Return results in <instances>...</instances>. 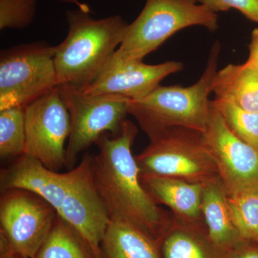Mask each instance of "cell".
Instances as JSON below:
<instances>
[{
	"label": "cell",
	"instance_id": "3957f363",
	"mask_svg": "<svg viewBox=\"0 0 258 258\" xmlns=\"http://www.w3.org/2000/svg\"><path fill=\"white\" fill-rule=\"evenodd\" d=\"M66 20L67 37L54 56L57 84L85 87L120 46L128 23L119 15L96 20L79 8L67 11Z\"/></svg>",
	"mask_w": 258,
	"mask_h": 258
},
{
	"label": "cell",
	"instance_id": "8fae6325",
	"mask_svg": "<svg viewBox=\"0 0 258 258\" xmlns=\"http://www.w3.org/2000/svg\"><path fill=\"white\" fill-rule=\"evenodd\" d=\"M203 139L228 196L258 188L257 148L230 130L212 101L210 123Z\"/></svg>",
	"mask_w": 258,
	"mask_h": 258
},
{
	"label": "cell",
	"instance_id": "7c38bea8",
	"mask_svg": "<svg viewBox=\"0 0 258 258\" xmlns=\"http://www.w3.org/2000/svg\"><path fill=\"white\" fill-rule=\"evenodd\" d=\"M183 69L181 62L169 61L147 64L139 60H125L115 52L92 83L80 88L84 94L115 95L137 100L160 86L166 76Z\"/></svg>",
	"mask_w": 258,
	"mask_h": 258
},
{
	"label": "cell",
	"instance_id": "9a60e30c",
	"mask_svg": "<svg viewBox=\"0 0 258 258\" xmlns=\"http://www.w3.org/2000/svg\"><path fill=\"white\" fill-rule=\"evenodd\" d=\"M201 208L209 237L217 247L227 251L242 240L232 221L227 191L219 176L204 184Z\"/></svg>",
	"mask_w": 258,
	"mask_h": 258
},
{
	"label": "cell",
	"instance_id": "d4e9b609",
	"mask_svg": "<svg viewBox=\"0 0 258 258\" xmlns=\"http://www.w3.org/2000/svg\"><path fill=\"white\" fill-rule=\"evenodd\" d=\"M246 62L258 69V28L254 29L251 35L250 43L249 45V57Z\"/></svg>",
	"mask_w": 258,
	"mask_h": 258
},
{
	"label": "cell",
	"instance_id": "ba28073f",
	"mask_svg": "<svg viewBox=\"0 0 258 258\" xmlns=\"http://www.w3.org/2000/svg\"><path fill=\"white\" fill-rule=\"evenodd\" d=\"M57 87L71 118L66 159V167L70 170L76 166L80 154L96 144L103 134L119 132L131 100L115 95L89 96L73 85Z\"/></svg>",
	"mask_w": 258,
	"mask_h": 258
},
{
	"label": "cell",
	"instance_id": "8992f818",
	"mask_svg": "<svg viewBox=\"0 0 258 258\" xmlns=\"http://www.w3.org/2000/svg\"><path fill=\"white\" fill-rule=\"evenodd\" d=\"M148 137L150 144L136 157L140 176H169L201 184L219 176L203 134L169 128Z\"/></svg>",
	"mask_w": 258,
	"mask_h": 258
},
{
	"label": "cell",
	"instance_id": "4316f807",
	"mask_svg": "<svg viewBox=\"0 0 258 258\" xmlns=\"http://www.w3.org/2000/svg\"><path fill=\"white\" fill-rule=\"evenodd\" d=\"M58 1L62 3H66V4L76 5L79 9L83 10V11L86 12V13H91L90 7L87 4H86V3H83L82 2L80 1V0H58Z\"/></svg>",
	"mask_w": 258,
	"mask_h": 258
},
{
	"label": "cell",
	"instance_id": "603a6c76",
	"mask_svg": "<svg viewBox=\"0 0 258 258\" xmlns=\"http://www.w3.org/2000/svg\"><path fill=\"white\" fill-rule=\"evenodd\" d=\"M208 7L214 13L227 12L234 9L246 18L258 24V0H196Z\"/></svg>",
	"mask_w": 258,
	"mask_h": 258
},
{
	"label": "cell",
	"instance_id": "ffe728a7",
	"mask_svg": "<svg viewBox=\"0 0 258 258\" xmlns=\"http://www.w3.org/2000/svg\"><path fill=\"white\" fill-rule=\"evenodd\" d=\"M25 109L13 107L0 111V157L12 159L25 153Z\"/></svg>",
	"mask_w": 258,
	"mask_h": 258
},
{
	"label": "cell",
	"instance_id": "9c48e42d",
	"mask_svg": "<svg viewBox=\"0 0 258 258\" xmlns=\"http://www.w3.org/2000/svg\"><path fill=\"white\" fill-rule=\"evenodd\" d=\"M24 154L50 170L66 166V141L71 132L69 112L57 87L25 106Z\"/></svg>",
	"mask_w": 258,
	"mask_h": 258
},
{
	"label": "cell",
	"instance_id": "52a82bcc",
	"mask_svg": "<svg viewBox=\"0 0 258 258\" xmlns=\"http://www.w3.org/2000/svg\"><path fill=\"white\" fill-rule=\"evenodd\" d=\"M55 46L35 42L3 50L0 55V111L23 107L58 86Z\"/></svg>",
	"mask_w": 258,
	"mask_h": 258
},
{
	"label": "cell",
	"instance_id": "277c9868",
	"mask_svg": "<svg viewBox=\"0 0 258 258\" xmlns=\"http://www.w3.org/2000/svg\"><path fill=\"white\" fill-rule=\"evenodd\" d=\"M220 44L212 47L206 69L191 86H160L143 98L131 100L128 113L148 136L169 128H181L203 134L211 115L213 83L217 73Z\"/></svg>",
	"mask_w": 258,
	"mask_h": 258
},
{
	"label": "cell",
	"instance_id": "6da1fadb",
	"mask_svg": "<svg viewBox=\"0 0 258 258\" xmlns=\"http://www.w3.org/2000/svg\"><path fill=\"white\" fill-rule=\"evenodd\" d=\"M92 156L86 154L68 172L50 170L23 154L1 171L2 191L28 190L43 199L87 241L98 258L110 220L93 180Z\"/></svg>",
	"mask_w": 258,
	"mask_h": 258
},
{
	"label": "cell",
	"instance_id": "30bf717a",
	"mask_svg": "<svg viewBox=\"0 0 258 258\" xmlns=\"http://www.w3.org/2000/svg\"><path fill=\"white\" fill-rule=\"evenodd\" d=\"M57 215L52 207L31 191L5 190L0 199V233L15 253L23 258H34Z\"/></svg>",
	"mask_w": 258,
	"mask_h": 258
},
{
	"label": "cell",
	"instance_id": "ac0fdd59",
	"mask_svg": "<svg viewBox=\"0 0 258 258\" xmlns=\"http://www.w3.org/2000/svg\"><path fill=\"white\" fill-rule=\"evenodd\" d=\"M34 258H98L93 249L69 222L57 215L50 233Z\"/></svg>",
	"mask_w": 258,
	"mask_h": 258
},
{
	"label": "cell",
	"instance_id": "4fadbf2b",
	"mask_svg": "<svg viewBox=\"0 0 258 258\" xmlns=\"http://www.w3.org/2000/svg\"><path fill=\"white\" fill-rule=\"evenodd\" d=\"M144 187L157 204L171 209L186 221L204 222L202 215L203 185L169 176H140Z\"/></svg>",
	"mask_w": 258,
	"mask_h": 258
},
{
	"label": "cell",
	"instance_id": "7a4b0ae2",
	"mask_svg": "<svg viewBox=\"0 0 258 258\" xmlns=\"http://www.w3.org/2000/svg\"><path fill=\"white\" fill-rule=\"evenodd\" d=\"M138 134L133 122L123 120L116 134H103L91 166L96 190L111 220L137 226L160 243L171 215L156 203L141 181L132 147Z\"/></svg>",
	"mask_w": 258,
	"mask_h": 258
},
{
	"label": "cell",
	"instance_id": "e0dca14e",
	"mask_svg": "<svg viewBox=\"0 0 258 258\" xmlns=\"http://www.w3.org/2000/svg\"><path fill=\"white\" fill-rule=\"evenodd\" d=\"M215 99L258 112V69L247 62L230 64L217 71L213 83Z\"/></svg>",
	"mask_w": 258,
	"mask_h": 258
},
{
	"label": "cell",
	"instance_id": "5b68a950",
	"mask_svg": "<svg viewBox=\"0 0 258 258\" xmlns=\"http://www.w3.org/2000/svg\"><path fill=\"white\" fill-rule=\"evenodd\" d=\"M192 26L215 31L218 16L196 0H147L139 16L128 24L115 53L125 60H143L176 32Z\"/></svg>",
	"mask_w": 258,
	"mask_h": 258
},
{
	"label": "cell",
	"instance_id": "484cf974",
	"mask_svg": "<svg viewBox=\"0 0 258 258\" xmlns=\"http://www.w3.org/2000/svg\"><path fill=\"white\" fill-rule=\"evenodd\" d=\"M0 258H23L15 253L3 234L0 233Z\"/></svg>",
	"mask_w": 258,
	"mask_h": 258
},
{
	"label": "cell",
	"instance_id": "7402d4cb",
	"mask_svg": "<svg viewBox=\"0 0 258 258\" xmlns=\"http://www.w3.org/2000/svg\"><path fill=\"white\" fill-rule=\"evenodd\" d=\"M37 0H0V30L23 29L33 22Z\"/></svg>",
	"mask_w": 258,
	"mask_h": 258
},
{
	"label": "cell",
	"instance_id": "cb8c5ba5",
	"mask_svg": "<svg viewBox=\"0 0 258 258\" xmlns=\"http://www.w3.org/2000/svg\"><path fill=\"white\" fill-rule=\"evenodd\" d=\"M225 258H258V243L242 239L226 251Z\"/></svg>",
	"mask_w": 258,
	"mask_h": 258
},
{
	"label": "cell",
	"instance_id": "d6986e66",
	"mask_svg": "<svg viewBox=\"0 0 258 258\" xmlns=\"http://www.w3.org/2000/svg\"><path fill=\"white\" fill-rule=\"evenodd\" d=\"M227 202L240 237L258 243V188L227 195Z\"/></svg>",
	"mask_w": 258,
	"mask_h": 258
},
{
	"label": "cell",
	"instance_id": "2e32d148",
	"mask_svg": "<svg viewBox=\"0 0 258 258\" xmlns=\"http://www.w3.org/2000/svg\"><path fill=\"white\" fill-rule=\"evenodd\" d=\"M103 258H163L160 243L137 226L111 220L101 243Z\"/></svg>",
	"mask_w": 258,
	"mask_h": 258
},
{
	"label": "cell",
	"instance_id": "5bb4252c",
	"mask_svg": "<svg viewBox=\"0 0 258 258\" xmlns=\"http://www.w3.org/2000/svg\"><path fill=\"white\" fill-rule=\"evenodd\" d=\"M160 246L163 258H225L226 252L212 242L204 222L186 221L174 215Z\"/></svg>",
	"mask_w": 258,
	"mask_h": 258
},
{
	"label": "cell",
	"instance_id": "44dd1931",
	"mask_svg": "<svg viewBox=\"0 0 258 258\" xmlns=\"http://www.w3.org/2000/svg\"><path fill=\"white\" fill-rule=\"evenodd\" d=\"M212 102L230 130L241 140L258 149V112L247 111L224 100Z\"/></svg>",
	"mask_w": 258,
	"mask_h": 258
}]
</instances>
